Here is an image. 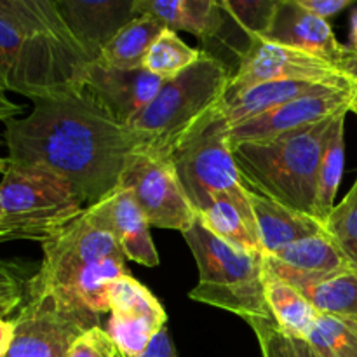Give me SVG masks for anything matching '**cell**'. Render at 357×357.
<instances>
[{
    "mask_svg": "<svg viewBox=\"0 0 357 357\" xmlns=\"http://www.w3.org/2000/svg\"><path fill=\"white\" fill-rule=\"evenodd\" d=\"M13 166L42 169L68 183L84 204H96L121 181L136 139L86 87L38 98L26 117L3 131Z\"/></svg>",
    "mask_w": 357,
    "mask_h": 357,
    "instance_id": "6da1fadb",
    "label": "cell"
},
{
    "mask_svg": "<svg viewBox=\"0 0 357 357\" xmlns=\"http://www.w3.org/2000/svg\"><path fill=\"white\" fill-rule=\"evenodd\" d=\"M126 260L101 199L42 244V261L26 288L101 316L110 312V286L129 274Z\"/></svg>",
    "mask_w": 357,
    "mask_h": 357,
    "instance_id": "7a4b0ae2",
    "label": "cell"
},
{
    "mask_svg": "<svg viewBox=\"0 0 357 357\" xmlns=\"http://www.w3.org/2000/svg\"><path fill=\"white\" fill-rule=\"evenodd\" d=\"M232 72L225 61L202 51L185 72L164 80L155 98L128 126L136 153L171 160L173 153L222 110Z\"/></svg>",
    "mask_w": 357,
    "mask_h": 357,
    "instance_id": "3957f363",
    "label": "cell"
},
{
    "mask_svg": "<svg viewBox=\"0 0 357 357\" xmlns=\"http://www.w3.org/2000/svg\"><path fill=\"white\" fill-rule=\"evenodd\" d=\"M337 117L265 142L234 145V157L246 187L314 218L317 173Z\"/></svg>",
    "mask_w": 357,
    "mask_h": 357,
    "instance_id": "277c9868",
    "label": "cell"
},
{
    "mask_svg": "<svg viewBox=\"0 0 357 357\" xmlns=\"http://www.w3.org/2000/svg\"><path fill=\"white\" fill-rule=\"evenodd\" d=\"M197 261L199 282L188 296L195 302L251 317H272L265 300L264 255L246 253L209 232L199 218L183 232Z\"/></svg>",
    "mask_w": 357,
    "mask_h": 357,
    "instance_id": "5b68a950",
    "label": "cell"
},
{
    "mask_svg": "<svg viewBox=\"0 0 357 357\" xmlns=\"http://www.w3.org/2000/svg\"><path fill=\"white\" fill-rule=\"evenodd\" d=\"M84 202L54 174L9 164L0 180V243H47L84 211Z\"/></svg>",
    "mask_w": 357,
    "mask_h": 357,
    "instance_id": "8992f818",
    "label": "cell"
},
{
    "mask_svg": "<svg viewBox=\"0 0 357 357\" xmlns=\"http://www.w3.org/2000/svg\"><path fill=\"white\" fill-rule=\"evenodd\" d=\"M171 162L195 213L204 211L220 199H229L257 229L250 204L251 188L246 187L237 167L222 110L173 153Z\"/></svg>",
    "mask_w": 357,
    "mask_h": 357,
    "instance_id": "52a82bcc",
    "label": "cell"
},
{
    "mask_svg": "<svg viewBox=\"0 0 357 357\" xmlns=\"http://www.w3.org/2000/svg\"><path fill=\"white\" fill-rule=\"evenodd\" d=\"M91 59L0 17V87L31 101L80 86Z\"/></svg>",
    "mask_w": 357,
    "mask_h": 357,
    "instance_id": "ba28073f",
    "label": "cell"
},
{
    "mask_svg": "<svg viewBox=\"0 0 357 357\" xmlns=\"http://www.w3.org/2000/svg\"><path fill=\"white\" fill-rule=\"evenodd\" d=\"M13 319L16 333L6 357H66L84 331L100 326L96 314L73 309L49 293L28 288Z\"/></svg>",
    "mask_w": 357,
    "mask_h": 357,
    "instance_id": "9c48e42d",
    "label": "cell"
},
{
    "mask_svg": "<svg viewBox=\"0 0 357 357\" xmlns=\"http://www.w3.org/2000/svg\"><path fill=\"white\" fill-rule=\"evenodd\" d=\"M117 187L131 192L150 227L187 232L197 213L181 188L171 160L132 153Z\"/></svg>",
    "mask_w": 357,
    "mask_h": 357,
    "instance_id": "30bf717a",
    "label": "cell"
},
{
    "mask_svg": "<svg viewBox=\"0 0 357 357\" xmlns=\"http://www.w3.org/2000/svg\"><path fill=\"white\" fill-rule=\"evenodd\" d=\"M110 316L105 331L126 357H142L164 330L167 314L149 288L131 274L119 278L108 291Z\"/></svg>",
    "mask_w": 357,
    "mask_h": 357,
    "instance_id": "8fae6325",
    "label": "cell"
},
{
    "mask_svg": "<svg viewBox=\"0 0 357 357\" xmlns=\"http://www.w3.org/2000/svg\"><path fill=\"white\" fill-rule=\"evenodd\" d=\"M354 94L356 84L349 82L345 86L317 91V93L286 101L243 124L229 128L230 145L265 142V139L278 138L295 129L328 121L344 112H351Z\"/></svg>",
    "mask_w": 357,
    "mask_h": 357,
    "instance_id": "7c38bea8",
    "label": "cell"
},
{
    "mask_svg": "<svg viewBox=\"0 0 357 357\" xmlns=\"http://www.w3.org/2000/svg\"><path fill=\"white\" fill-rule=\"evenodd\" d=\"M340 77L333 63L326 59L260 37L251 42L239 59L227 91H239L261 82H328Z\"/></svg>",
    "mask_w": 357,
    "mask_h": 357,
    "instance_id": "4fadbf2b",
    "label": "cell"
},
{
    "mask_svg": "<svg viewBox=\"0 0 357 357\" xmlns=\"http://www.w3.org/2000/svg\"><path fill=\"white\" fill-rule=\"evenodd\" d=\"M164 80L146 70H121L93 59L86 65L80 86L86 87L121 124L129 126L155 98Z\"/></svg>",
    "mask_w": 357,
    "mask_h": 357,
    "instance_id": "5bb4252c",
    "label": "cell"
},
{
    "mask_svg": "<svg viewBox=\"0 0 357 357\" xmlns=\"http://www.w3.org/2000/svg\"><path fill=\"white\" fill-rule=\"evenodd\" d=\"M352 268L328 232L296 241L274 253L264 255L265 274L288 282L293 288L326 275Z\"/></svg>",
    "mask_w": 357,
    "mask_h": 357,
    "instance_id": "9a60e30c",
    "label": "cell"
},
{
    "mask_svg": "<svg viewBox=\"0 0 357 357\" xmlns=\"http://www.w3.org/2000/svg\"><path fill=\"white\" fill-rule=\"evenodd\" d=\"M264 38L296 51L309 52L333 65L351 51L338 42L326 20L303 9L298 0H279L272 26Z\"/></svg>",
    "mask_w": 357,
    "mask_h": 357,
    "instance_id": "2e32d148",
    "label": "cell"
},
{
    "mask_svg": "<svg viewBox=\"0 0 357 357\" xmlns=\"http://www.w3.org/2000/svg\"><path fill=\"white\" fill-rule=\"evenodd\" d=\"M70 31L91 59L100 58L105 45L135 20V0H56Z\"/></svg>",
    "mask_w": 357,
    "mask_h": 357,
    "instance_id": "e0dca14e",
    "label": "cell"
},
{
    "mask_svg": "<svg viewBox=\"0 0 357 357\" xmlns=\"http://www.w3.org/2000/svg\"><path fill=\"white\" fill-rule=\"evenodd\" d=\"M135 14H149L167 30L187 31L202 44L220 40L229 23V14L216 0H135Z\"/></svg>",
    "mask_w": 357,
    "mask_h": 357,
    "instance_id": "ac0fdd59",
    "label": "cell"
},
{
    "mask_svg": "<svg viewBox=\"0 0 357 357\" xmlns=\"http://www.w3.org/2000/svg\"><path fill=\"white\" fill-rule=\"evenodd\" d=\"M351 80L345 77L328 80V82H296V80H284V82H261L255 86L244 87L239 91H227L225 100L222 103V115L225 117L229 128L239 126L278 105L291 101L295 98L305 94L317 93V91L331 89V87L345 86Z\"/></svg>",
    "mask_w": 357,
    "mask_h": 357,
    "instance_id": "d6986e66",
    "label": "cell"
},
{
    "mask_svg": "<svg viewBox=\"0 0 357 357\" xmlns=\"http://www.w3.org/2000/svg\"><path fill=\"white\" fill-rule=\"evenodd\" d=\"M103 202L108 222L126 258L143 267H157L160 258L150 236V223L131 192L117 187L103 197Z\"/></svg>",
    "mask_w": 357,
    "mask_h": 357,
    "instance_id": "ffe728a7",
    "label": "cell"
},
{
    "mask_svg": "<svg viewBox=\"0 0 357 357\" xmlns=\"http://www.w3.org/2000/svg\"><path fill=\"white\" fill-rule=\"evenodd\" d=\"M250 204L264 255H271L279 248L326 232L323 223L312 216L278 204L253 190L250 192Z\"/></svg>",
    "mask_w": 357,
    "mask_h": 357,
    "instance_id": "44dd1931",
    "label": "cell"
},
{
    "mask_svg": "<svg viewBox=\"0 0 357 357\" xmlns=\"http://www.w3.org/2000/svg\"><path fill=\"white\" fill-rule=\"evenodd\" d=\"M164 30L166 26L155 17L136 16L105 45L98 59L114 68L142 70L146 52Z\"/></svg>",
    "mask_w": 357,
    "mask_h": 357,
    "instance_id": "7402d4cb",
    "label": "cell"
},
{
    "mask_svg": "<svg viewBox=\"0 0 357 357\" xmlns=\"http://www.w3.org/2000/svg\"><path fill=\"white\" fill-rule=\"evenodd\" d=\"M264 286L267 307L278 326L286 333L307 338L319 312L298 289L274 275L265 274Z\"/></svg>",
    "mask_w": 357,
    "mask_h": 357,
    "instance_id": "603a6c76",
    "label": "cell"
},
{
    "mask_svg": "<svg viewBox=\"0 0 357 357\" xmlns=\"http://www.w3.org/2000/svg\"><path fill=\"white\" fill-rule=\"evenodd\" d=\"M349 112L340 114L331 126L323 159H321L319 173H317V195L314 218L324 225L335 209L338 188H340L342 174L345 162V119Z\"/></svg>",
    "mask_w": 357,
    "mask_h": 357,
    "instance_id": "cb8c5ba5",
    "label": "cell"
},
{
    "mask_svg": "<svg viewBox=\"0 0 357 357\" xmlns=\"http://www.w3.org/2000/svg\"><path fill=\"white\" fill-rule=\"evenodd\" d=\"M296 289L319 314L357 319V272L354 268L305 282Z\"/></svg>",
    "mask_w": 357,
    "mask_h": 357,
    "instance_id": "d4e9b609",
    "label": "cell"
},
{
    "mask_svg": "<svg viewBox=\"0 0 357 357\" xmlns=\"http://www.w3.org/2000/svg\"><path fill=\"white\" fill-rule=\"evenodd\" d=\"M197 218L209 232L215 234L230 246L246 251V253L264 255L257 229L229 199H220L213 202L204 211L197 213Z\"/></svg>",
    "mask_w": 357,
    "mask_h": 357,
    "instance_id": "484cf974",
    "label": "cell"
},
{
    "mask_svg": "<svg viewBox=\"0 0 357 357\" xmlns=\"http://www.w3.org/2000/svg\"><path fill=\"white\" fill-rule=\"evenodd\" d=\"M201 56V49L190 47L181 40L176 31L166 28L146 52L143 70L167 80L190 68Z\"/></svg>",
    "mask_w": 357,
    "mask_h": 357,
    "instance_id": "4316f807",
    "label": "cell"
},
{
    "mask_svg": "<svg viewBox=\"0 0 357 357\" xmlns=\"http://www.w3.org/2000/svg\"><path fill=\"white\" fill-rule=\"evenodd\" d=\"M305 340L324 357H357V323L349 317L319 314Z\"/></svg>",
    "mask_w": 357,
    "mask_h": 357,
    "instance_id": "83f0119b",
    "label": "cell"
},
{
    "mask_svg": "<svg viewBox=\"0 0 357 357\" xmlns=\"http://www.w3.org/2000/svg\"><path fill=\"white\" fill-rule=\"evenodd\" d=\"M246 323L257 335L261 357H324L309 340L281 330L272 317H251Z\"/></svg>",
    "mask_w": 357,
    "mask_h": 357,
    "instance_id": "f1b7e54d",
    "label": "cell"
},
{
    "mask_svg": "<svg viewBox=\"0 0 357 357\" xmlns=\"http://www.w3.org/2000/svg\"><path fill=\"white\" fill-rule=\"evenodd\" d=\"M324 229L357 272V180L340 204L335 206Z\"/></svg>",
    "mask_w": 357,
    "mask_h": 357,
    "instance_id": "f546056e",
    "label": "cell"
},
{
    "mask_svg": "<svg viewBox=\"0 0 357 357\" xmlns=\"http://www.w3.org/2000/svg\"><path fill=\"white\" fill-rule=\"evenodd\" d=\"M234 23L251 38L268 33L279 0H220Z\"/></svg>",
    "mask_w": 357,
    "mask_h": 357,
    "instance_id": "4dcf8cb0",
    "label": "cell"
},
{
    "mask_svg": "<svg viewBox=\"0 0 357 357\" xmlns=\"http://www.w3.org/2000/svg\"><path fill=\"white\" fill-rule=\"evenodd\" d=\"M31 278V275H30ZM24 268L10 261L0 260V317L9 319V316L17 314L26 298L28 279Z\"/></svg>",
    "mask_w": 357,
    "mask_h": 357,
    "instance_id": "1f68e13d",
    "label": "cell"
},
{
    "mask_svg": "<svg viewBox=\"0 0 357 357\" xmlns=\"http://www.w3.org/2000/svg\"><path fill=\"white\" fill-rule=\"evenodd\" d=\"M117 352L105 328L94 326L73 342L66 357H115Z\"/></svg>",
    "mask_w": 357,
    "mask_h": 357,
    "instance_id": "d6a6232c",
    "label": "cell"
},
{
    "mask_svg": "<svg viewBox=\"0 0 357 357\" xmlns=\"http://www.w3.org/2000/svg\"><path fill=\"white\" fill-rule=\"evenodd\" d=\"M298 3L303 9L312 13L314 16L328 21V17H333L340 14L342 10L349 9L354 3V0H298Z\"/></svg>",
    "mask_w": 357,
    "mask_h": 357,
    "instance_id": "836d02e7",
    "label": "cell"
},
{
    "mask_svg": "<svg viewBox=\"0 0 357 357\" xmlns=\"http://www.w3.org/2000/svg\"><path fill=\"white\" fill-rule=\"evenodd\" d=\"M142 357H178L176 349H174L167 328H164V330L153 338L152 344L149 345V349H146V352Z\"/></svg>",
    "mask_w": 357,
    "mask_h": 357,
    "instance_id": "e575fe53",
    "label": "cell"
},
{
    "mask_svg": "<svg viewBox=\"0 0 357 357\" xmlns=\"http://www.w3.org/2000/svg\"><path fill=\"white\" fill-rule=\"evenodd\" d=\"M335 68L342 77L351 80L352 84H357V52L349 51L347 56L335 65Z\"/></svg>",
    "mask_w": 357,
    "mask_h": 357,
    "instance_id": "d590c367",
    "label": "cell"
},
{
    "mask_svg": "<svg viewBox=\"0 0 357 357\" xmlns=\"http://www.w3.org/2000/svg\"><path fill=\"white\" fill-rule=\"evenodd\" d=\"M14 333H16V324L14 319H2L0 317V357H6L13 345Z\"/></svg>",
    "mask_w": 357,
    "mask_h": 357,
    "instance_id": "8d00e7d4",
    "label": "cell"
},
{
    "mask_svg": "<svg viewBox=\"0 0 357 357\" xmlns=\"http://www.w3.org/2000/svg\"><path fill=\"white\" fill-rule=\"evenodd\" d=\"M23 112V107L14 101H10L9 98L6 96V91L0 87V121L7 122L10 119H16V115Z\"/></svg>",
    "mask_w": 357,
    "mask_h": 357,
    "instance_id": "74e56055",
    "label": "cell"
},
{
    "mask_svg": "<svg viewBox=\"0 0 357 357\" xmlns=\"http://www.w3.org/2000/svg\"><path fill=\"white\" fill-rule=\"evenodd\" d=\"M351 49L352 52H357V9L351 16Z\"/></svg>",
    "mask_w": 357,
    "mask_h": 357,
    "instance_id": "f35d334b",
    "label": "cell"
},
{
    "mask_svg": "<svg viewBox=\"0 0 357 357\" xmlns=\"http://www.w3.org/2000/svg\"><path fill=\"white\" fill-rule=\"evenodd\" d=\"M7 169H9V160H7V157L6 159H2V157H0V174L6 173Z\"/></svg>",
    "mask_w": 357,
    "mask_h": 357,
    "instance_id": "ab89813d",
    "label": "cell"
},
{
    "mask_svg": "<svg viewBox=\"0 0 357 357\" xmlns=\"http://www.w3.org/2000/svg\"><path fill=\"white\" fill-rule=\"evenodd\" d=\"M357 115V84H356V94H354V103H352V110Z\"/></svg>",
    "mask_w": 357,
    "mask_h": 357,
    "instance_id": "60d3db41",
    "label": "cell"
},
{
    "mask_svg": "<svg viewBox=\"0 0 357 357\" xmlns=\"http://www.w3.org/2000/svg\"><path fill=\"white\" fill-rule=\"evenodd\" d=\"M115 357H126V356L121 354V352H117V354H115Z\"/></svg>",
    "mask_w": 357,
    "mask_h": 357,
    "instance_id": "b9f144b4",
    "label": "cell"
},
{
    "mask_svg": "<svg viewBox=\"0 0 357 357\" xmlns=\"http://www.w3.org/2000/svg\"><path fill=\"white\" fill-rule=\"evenodd\" d=\"M354 321H356V323H357V319H354Z\"/></svg>",
    "mask_w": 357,
    "mask_h": 357,
    "instance_id": "7bdbcfd3",
    "label": "cell"
}]
</instances>
